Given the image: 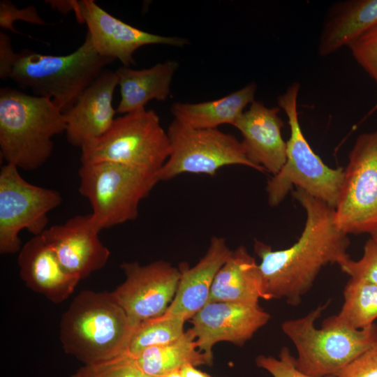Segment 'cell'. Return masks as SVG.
Listing matches in <instances>:
<instances>
[{"label":"cell","mask_w":377,"mask_h":377,"mask_svg":"<svg viewBox=\"0 0 377 377\" xmlns=\"http://www.w3.org/2000/svg\"><path fill=\"white\" fill-rule=\"evenodd\" d=\"M293 196L306 213L297 241L283 250H272L258 239L253 246L261 260L262 299H284L297 306L324 266L339 265L349 257L350 241L335 223L334 208L300 188L293 191Z\"/></svg>","instance_id":"cell-1"},{"label":"cell","mask_w":377,"mask_h":377,"mask_svg":"<svg viewBox=\"0 0 377 377\" xmlns=\"http://www.w3.org/2000/svg\"><path fill=\"white\" fill-rule=\"evenodd\" d=\"M65 131L64 113L50 98L0 89V154L6 163L38 169L52 153V138Z\"/></svg>","instance_id":"cell-2"},{"label":"cell","mask_w":377,"mask_h":377,"mask_svg":"<svg viewBox=\"0 0 377 377\" xmlns=\"http://www.w3.org/2000/svg\"><path fill=\"white\" fill-rule=\"evenodd\" d=\"M133 330L110 293L84 290L62 315L59 339L66 353L91 364L127 353Z\"/></svg>","instance_id":"cell-3"},{"label":"cell","mask_w":377,"mask_h":377,"mask_svg":"<svg viewBox=\"0 0 377 377\" xmlns=\"http://www.w3.org/2000/svg\"><path fill=\"white\" fill-rule=\"evenodd\" d=\"M113 61L95 50L87 33L83 43L66 55L43 54L30 50L17 52L9 78L35 96L50 98L64 113Z\"/></svg>","instance_id":"cell-4"},{"label":"cell","mask_w":377,"mask_h":377,"mask_svg":"<svg viewBox=\"0 0 377 377\" xmlns=\"http://www.w3.org/2000/svg\"><path fill=\"white\" fill-rule=\"evenodd\" d=\"M328 304L319 305L304 316L281 324L282 331L297 350L296 367L313 376L337 377L345 367L377 341L375 324L354 330L337 323L330 316L323 320L320 328H316L315 321Z\"/></svg>","instance_id":"cell-5"},{"label":"cell","mask_w":377,"mask_h":377,"mask_svg":"<svg viewBox=\"0 0 377 377\" xmlns=\"http://www.w3.org/2000/svg\"><path fill=\"white\" fill-rule=\"evenodd\" d=\"M300 84L292 82L277 98L290 127L286 142V161L268 181L266 191L270 206H278L295 187L334 208L343 179V168H332L313 151L303 134L299 121L297 98Z\"/></svg>","instance_id":"cell-6"},{"label":"cell","mask_w":377,"mask_h":377,"mask_svg":"<svg viewBox=\"0 0 377 377\" xmlns=\"http://www.w3.org/2000/svg\"><path fill=\"white\" fill-rule=\"evenodd\" d=\"M78 175L100 231L136 219L140 202L160 182L158 172L108 161L81 164Z\"/></svg>","instance_id":"cell-7"},{"label":"cell","mask_w":377,"mask_h":377,"mask_svg":"<svg viewBox=\"0 0 377 377\" xmlns=\"http://www.w3.org/2000/svg\"><path fill=\"white\" fill-rule=\"evenodd\" d=\"M80 149L81 164L108 161L155 172L171 151L158 114L145 108L116 118L104 135Z\"/></svg>","instance_id":"cell-8"},{"label":"cell","mask_w":377,"mask_h":377,"mask_svg":"<svg viewBox=\"0 0 377 377\" xmlns=\"http://www.w3.org/2000/svg\"><path fill=\"white\" fill-rule=\"evenodd\" d=\"M167 133L171 151L158 172L159 181L184 173L214 176L221 168L232 165L264 172L248 158L241 141L219 128H193L174 119Z\"/></svg>","instance_id":"cell-9"},{"label":"cell","mask_w":377,"mask_h":377,"mask_svg":"<svg viewBox=\"0 0 377 377\" xmlns=\"http://www.w3.org/2000/svg\"><path fill=\"white\" fill-rule=\"evenodd\" d=\"M334 221L346 235L377 230V129L359 135L348 154Z\"/></svg>","instance_id":"cell-10"},{"label":"cell","mask_w":377,"mask_h":377,"mask_svg":"<svg viewBox=\"0 0 377 377\" xmlns=\"http://www.w3.org/2000/svg\"><path fill=\"white\" fill-rule=\"evenodd\" d=\"M6 163L0 171V253L13 254L22 249L20 232L34 236L47 228V214L60 205L62 198L54 189L34 185Z\"/></svg>","instance_id":"cell-11"},{"label":"cell","mask_w":377,"mask_h":377,"mask_svg":"<svg viewBox=\"0 0 377 377\" xmlns=\"http://www.w3.org/2000/svg\"><path fill=\"white\" fill-rule=\"evenodd\" d=\"M124 281L110 292L135 328L141 323L165 313L173 300L180 270L164 260L145 265L138 262L120 265Z\"/></svg>","instance_id":"cell-12"},{"label":"cell","mask_w":377,"mask_h":377,"mask_svg":"<svg viewBox=\"0 0 377 377\" xmlns=\"http://www.w3.org/2000/svg\"><path fill=\"white\" fill-rule=\"evenodd\" d=\"M75 17L85 23L95 50L102 56L118 59L123 66L135 65V52L147 45H168L182 47L187 39L163 36L147 32L113 17L94 0H74Z\"/></svg>","instance_id":"cell-13"},{"label":"cell","mask_w":377,"mask_h":377,"mask_svg":"<svg viewBox=\"0 0 377 377\" xmlns=\"http://www.w3.org/2000/svg\"><path fill=\"white\" fill-rule=\"evenodd\" d=\"M270 318L259 304L211 302L190 319L191 330L199 350L213 359L215 343L228 341L242 346Z\"/></svg>","instance_id":"cell-14"},{"label":"cell","mask_w":377,"mask_h":377,"mask_svg":"<svg viewBox=\"0 0 377 377\" xmlns=\"http://www.w3.org/2000/svg\"><path fill=\"white\" fill-rule=\"evenodd\" d=\"M91 214L77 215L47 228L42 237L62 267L80 279L105 267L110 256L101 242Z\"/></svg>","instance_id":"cell-15"},{"label":"cell","mask_w":377,"mask_h":377,"mask_svg":"<svg viewBox=\"0 0 377 377\" xmlns=\"http://www.w3.org/2000/svg\"><path fill=\"white\" fill-rule=\"evenodd\" d=\"M117 85L115 71L105 69L64 112L70 145L82 148L110 129L117 112L112 102Z\"/></svg>","instance_id":"cell-16"},{"label":"cell","mask_w":377,"mask_h":377,"mask_svg":"<svg viewBox=\"0 0 377 377\" xmlns=\"http://www.w3.org/2000/svg\"><path fill=\"white\" fill-rule=\"evenodd\" d=\"M279 107L269 108L263 102L253 101L234 126L242 133L248 158L263 172L276 175L286 161V142L281 130L283 121Z\"/></svg>","instance_id":"cell-17"},{"label":"cell","mask_w":377,"mask_h":377,"mask_svg":"<svg viewBox=\"0 0 377 377\" xmlns=\"http://www.w3.org/2000/svg\"><path fill=\"white\" fill-rule=\"evenodd\" d=\"M17 263L25 286L53 303L65 301L81 280L62 267L41 235L34 236L22 246Z\"/></svg>","instance_id":"cell-18"},{"label":"cell","mask_w":377,"mask_h":377,"mask_svg":"<svg viewBox=\"0 0 377 377\" xmlns=\"http://www.w3.org/2000/svg\"><path fill=\"white\" fill-rule=\"evenodd\" d=\"M231 252L225 238L214 236L195 265L189 267L187 264L182 263L175 297L165 313L178 316L186 321L205 306L215 276Z\"/></svg>","instance_id":"cell-19"},{"label":"cell","mask_w":377,"mask_h":377,"mask_svg":"<svg viewBox=\"0 0 377 377\" xmlns=\"http://www.w3.org/2000/svg\"><path fill=\"white\" fill-rule=\"evenodd\" d=\"M377 24V0L334 2L325 14L318 43V54L325 57L348 47Z\"/></svg>","instance_id":"cell-20"},{"label":"cell","mask_w":377,"mask_h":377,"mask_svg":"<svg viewBox=\"0 0 377 377\" xmlns=\"http://www.w3.org/2000/svg\"><path fill=\"white\" fill-rule=\"evenodd\" d=\"M262 276L259 265L246 248L232 250L216 274L209 302L258 304L263 298Z\"/></svg>","instance_id":"cell-21"},{"label":"cell","mask_w":377,"mask_h":377,"mask_svg":"<svg viewBox=\"0 0 377 377\" xmlns=\"http://www.w3.org/2000/svg\"><path fill=\"white\" fill-rule=\"evenodd\" d=\"M178 66L176 61L168 60L149 68H118L115 73L121 98L116 112L125 114L145 108L151 100H167Z\"/></svg>","instance_id":"cell-22"},{"label":"cell","mask_w":377,"mask_h":377,"mask_svg":"<svg viewBox=\"0 0 377 377\" xmlns=\"http://www.w3.org/2000/svg\"><path fill=\"white\" fill-rule=\"evenodd\" d=\"M256 89V82H252L216 100L197 103H175L170 112L175 119L193 128H218L226 124L234 126L245 108L255 101Z\"/></svg>","instance_id":"cell-23"},{"label":"cell","mask_w":377,"mask_h":377,"mask_svg":"<svg viewBox=\"0 0 377 377\" xmlns=\"http://www.w3.org/2000/svg\"><path fill=\"white\" fill-rule=\"evenodd\" d=\"M146 374L161 377L179 371L186 364L210 366L213 359L199 350L191 329L178 340L163 346L148 348L134 357Z\"/></svg>","instance_id":"cell-24"},{"label":"cell","mask_w":377,"mask_h":377,"mask_svg":"<svg viewBox=\"0 0 377 377\" xmlns=\"http://www.w3.org/2000/svg\"><path fill=\"white\" fill-rule=\"evenodd\" d=\"M335 322L354 330L372 325L377 318V286L350 278L343 290V303Z\"/></svg>","instance_id":"cell-25"},{"label":"cell","mask_w":377,"mask_h":377,"mask_svg":"<svg viewBox=\"0 0 377 377\" xmlns=\"http://www.w3.org/2000/svg\"><path fill=\"white\" fill-rule=\"evenodd\" d=\"M185 322L182 317L165 313L141 323L133 330L127 353L135 357L148 348L166 345L178 340L185 332Z\"/></svg>","instance_id":"cell-26"},{"label":"cell","mask_w":377,"mask_h":377,"mask_svg":"<svg viewBox=\"0 0 377 377\" xmlns=\"http://www.w3.org/2000/svg\"><path fill=\"white\" fill-rule=\"evenodd\" d=\"M71 377H154L143 372L128 353L100 362L84 364Z\"/></svg>","instance_id":"cell-27"},{"label":"cell","mask_w":377,"mask_h":377,"mask_svg":"<svg viewBox=\"0 0 377 377\" xmlns=\"http://www.w3.org/2000/svg\"><path fill=\"white\" fill-rule=\"evenodd\" d=\"M348 47L356 62L377 85V24L355 38ZM374 109H377V103Z\"/></svg>","instance_id":"cell-28"},{"label":"cell","mask_w":377,"mask_h":377,"mask_svg":"<svg viewBox=\"0 0 377 377\" xmlns=\"http://www.w3.org/2000/svg\"><path fill=\"white\" fill-rule=\"evenodd\" d=\"M339 266L350 278L364 280L377 286V242L370 237L364 246L360 259L355 260L348 257Z\"/></svg>","instance_id":"cell-29"},{"label":"cell","mask_w":377,"mask_h":377,"mask_svg":"<svg viewBox=\"0 0 377 377\" xmlns=\"http://www.w3.org/2000/svg\"><path fill=\"white\" fill-rule=\"evenodd\" d=\"M255 362L258 367L265 369L273 377H318L306 374L299 370L295 364V357L286 346L282 347L278 358L260 355L256 357Z\"/></svg>","instance_id":"cell-30"},{"label":"cell","mask_w":377,"mask_h":377,"mask_svg":"<svg viewBox=\"0 0 377 377\" xmlns=\"http://www.w3.org/2000/svg\"><path fill=\"white\" fill-rule=\"evenodd\" d=\"M22 20L29 23L45 25L46 22L40 17L37 8L29 6L23 8H17L10 1H0V27L20 34L13 26V22Z\"/></svg>","instance_id":"cell-31"},{"label":"cell","mask_w":377,"mask_h":377,"mask_svg":"<svg viewBox=\"0 0 377 377\" xmlns=\"http://www.w3.org/2000/svg\"><path fill=\"white\" fill-rule=\"evenodd\" d=\"M337 377H377V341L345 367Z\"/></svg>","instance_id":"cell-32"},{"label":"cell","mask_w":377,"mask_h":377,"mask_svg":"<svg viewBox=\"0 0 377 377\" xmlns=\"http://www.w3.org/2000/svg\"><path fill=\"white\" fill-rule=\"evenodd\" d=\"M17 57V53L12 48L10 37L3 31H0V77L9 78Z\"/></svg>","instance_id":"cell-33"},{"label":"cell","mask_w":377,"mask_h":377,"mask_svg":"<svg viewBox=\"0 0 377 377\" xmlns=\"http://www.w3.org/2000/svg\"><path fill=\"white\" fill-rule=\"evenodd\" d=\"M53 9H57L60 13L67 14L71 11L73 12L74 0L71 1H47Z\"/></svg>","instance_id":"cell-34"},{"label":"cell","mask_w":377,"mask_h":377,"mask_svg":"<svg viewBox=\"0 0 377 377\" xmlns=\"http://www.w3.org/2000/svg\"><path fill=\"white\" fill-rule=\"evenodd\" d=\"M182 377H212L205 372L198 370L192 364H186L179 369Z\"/></svg>","instance_id":"cell-35"},{"label":"cell","mask_w":377,"mask_h":377,"mask_svg":"<svg viewBox=\"0 0 377 377\" xmlns=\"http://www.w3.org/2000/svg\"><path fill=\"white\" fill-rule=\"evenodd\" d=\"M161 377H182L179 371H175L168 374H165Z\"/></svg>","instance_id":"cell-36"},{"label":"cell","mask_w":377,"mask_h":377,"mask_svg":"<svg viewBox=\"0 0 377 377\" xmlns=\"http://www.w3.org/2000/svg\"><path fill=\"white\" fill-rule=\"evenodd\" d=\"M371 237L377 242V230L371 234Z\"/></svg>","instance_id":"cell-37"}]
</instances>
